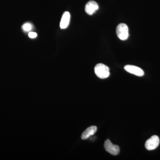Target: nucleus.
<instances>
[{
    "mask_svg": "<svg viewBox=\"0 0 160 160\" xmlns=\"http://www.w3.org/2000/svg\"><path fill=\"white\" fill-rule=\"evenodd\" d=\"M97 131V127L96 126H91L86 129L82 135V139L86 140L90 136L94 135Z\"/></svg>",
    "mask_w": 160,
    "mask_h": 160,
    "instance_id": "6e6552de",
    "label": "nucleus"
},
{
    "mask_svg": "<svg viewBox=\"0 0 160 160\" xmlns=\"http://www.w3.org/2000/svg\"><path fill=\"white\" fill-rule=\"evenodd\" d=\"M160 140L157 136L153 135L146 141L145 147L148 150H152L156 149L159 145Z\"/></svg>",
    "mask_w": 160,
    "mask_h": 160,
    "instance_id": "20e7f679",
    "label": "nucleus"
},
{
    "mask_svg": "<svg viewBox=\"0 0 160 160\" xmlns=\"http://www.w3.org/2000/svg\"><path fill=\"white\" fill-rule=\"evenodd\" d=\"M70 21V14L68 11L65 12L62 15L60 23L61 29H66L69 26Z\"/></svg>",
    "mask_w": 160,
    "mask_h": 160,
    "instance_id": "0eeeda50",
    "label": "nucleus"
},
{
    "mask_svg": "<svg viewBox=\"0 0 160 160\" xmlns=\"http://www.w3.org/2000/svg\"><path fill=\"white\" fill-rule=\"evenodd\" d=\"M94 72L98 77L101 79L106 78L109 77L110 75L109 67L102 63L96 65Z\"/></svg>",
    "mask_w": 160,
    "mask_h": 160,
    "instance_id": "f257e3e1",
    "label": "nucleus"
},
{
    "mask_svg": "<svg viewBox=\"0 0 160 160\" xmlns=\"http://www.w3.org/2000/svg\"><path fill=\"white\" fill-rule=\"evenodd\" d=\"M32 28V25L29 23H26V24H24L22 26L23 30L26 32L30 31L31 30Z\"/></svg>",
    "mask_w": 160,
    "mask_h": 160,
    "instance_id": "1a4fd4ad",
    "label": "nucleus"
},
{
    "mask_svg": "<svg viewBox=\"0 0 160 160\" xmlns=\"http://www.w3.org/2000/svg\"><path fill=\"white\" fill-rule=\"evenodd\" d=\"M116 34L118 37L122 41H125L129 36V28L126 24L121 23L116 28Z\"/></svg>",
    "mask_w": 160,
    "mask_h": 160,
    "instance_id": "f03ea898",
    "label": "nucleus"
},
{
    "mask_svg": "<svg viewBox=\"0 0 160 160\" xmlns=\"http://www.w3.org/2000/svg\"><path fill=\"white\" fill-rule=\"evenodd\" d=\"M28 36L31 38H36L37 36V34L36 32H29Z\"/></svg>",
    "mask_w": 160,
    "mask_h": 160,
    "instance_id": "9d476101",
    "label": "nucleus"
},
{
    "mask_svg": "<svg viewBox=\"0 0 160 160\" xmlns=\"http://www.w3.org/2000/svg\"><path fill=\"white\" fill-rule=\"evenodd\" d=\"M98 9V5L94 1H89L85 6V11L89 15L93 14Z\"/></svg>",
    "mask_w": 160,
    "mask_h": 160,
    "instance_id": "423d86ee",
    "label": "nucleus"
},
{
    "mask_svg": "<svg viewBox=\"0 0 160 160\" xmlns=\"http://www.w3.org/2000/svg\"><path fill=\"white\" fill-rule=\"evenodd\" d=\"M124 69L129 73L137 76L142 77L144 75V72L142 69L136 66L126 65L124 67Z\"/></svg>",
    "mask_w": 160,
    "mask_h": 160,
    "instance_id": "39448f33",
    "label": "nucleus"
},
{
    "mask_svg": "<svg viewBox=\"0 0 160 160\" xmlns=\"http://www.w3.org/2000/svg\"><path fill=\"white\" fill-rule=\"evenodd\" d=\"M104 146L106 151L112 155L116 156L119 153V146L112 144L109 139L106 140Z\"/></svg>",
    "mask_w": 160,
    "mask_h": 160,
    "instance_id": "7ed1b4c3",
    "label": "nucleus"
}]
</instances>
